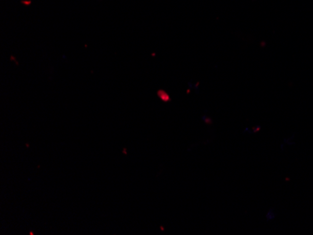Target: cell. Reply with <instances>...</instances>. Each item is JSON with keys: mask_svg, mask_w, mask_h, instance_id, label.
<instances>
[{"mask_svg": "<svg viewBox=\"0 0 313 235\" xmlns=\"http://www.w3.org/2000/svg\"><path fill=\"white\" fill-rule=\"evenodd\" d=\"M11 59H12V60H14V62L16 63V64L18 65V62L16 61V59H15V57H14V56H11Z\"/></svg>", "mask_w": 313, "mask_h": 235, "instance_id": "cell-3", "label": "cell"}, {"mask_svg": "<svg viewBox=\"0 0 313 235\" xmlns=\"http://www.w3.org/2000/svg\"><path fill=\"white\" fill-rule=\"evenodd\" d=\"M21 3H22L23 5H25V6H29V5L31 4V1H29V0H24V1H21Z\"/></svg>", "mask_w": 313, "mask_h": 235, "instance_id": "cell-2", "label": "cell"}, {"mask_svg": "<svg viewBox=\"0 0 313 235\" xmlns=\"http://www.w3.org/2000/svg\"><path fill=\"white\" fill-rule=\"evenodd\" d=\"M157 97L161 99L164 102H169L171 100V98L168 95V93L164 90H158L157 91Z\"/></svg>", "mask_w": 313, "mask_h": 235, "instance_id": "cell-1", "label": "cell"}]
</instances>
